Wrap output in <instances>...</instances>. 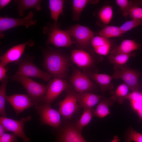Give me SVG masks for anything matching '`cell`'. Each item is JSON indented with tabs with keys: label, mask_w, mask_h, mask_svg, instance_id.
I'll return each instance as SVG.
<instances>
[{
	"label": "cell",
	"mask_w": 142,
	"mask_h": 142,
	"mask_svg": "<svg viewBox=\"0 0 142 142\" xmlns=\"http://www.w3.org/2000/svg\"><path fill=\"white\" fill-rule=\"evenodd\" d=\"M91 109H85L75 125L77 129L81 132L83 128L90 122L93 116Z\"/></svg>",
	"instance_id": "obj_26"
},
{
	"label": "cell",
	"mask_w": 142,
	"mask_h": 142,
	"mask_svg": "<svg viewBox=\"0 0 142 142\" xmlns=\"http://www.w3.org/2000/svg\"><path fill=\"white\" fill-rule=\"evenodd\" d=\"M34 13L32 11L29 12L27 15L22 18H14L5 17H0V37H4L3 32L9 29L20 26H24L28 28L35 25L37 20L33 19Z\"/></svg>",
	"instance_id": "obj_6"
},
{
	"label": "cell",
	"mask_w": 142,
	"mask_h": 142,
	"mask_svg": "<svg viewBox=\"0 0 142 142\" xmlns=\"http://www.w3.org/2000/svg\"><path fill=\"white\" fill-rule=\"evenodd\" d=\"M138 2L139 5H142V0L138 1Z\"/></svg>",
	"instance_id": "obj_43"
},
{
	"label": "cell",
	"mask_w": 142,
	"mask_h": 142,
	"mask_svg": "<svg viewBox=\"0 0 142 142\" xmlns=\"http://www.w3.org/2000/svg\"><path fill=\"white\" fill-rule=\"evenodd\" d=\"M112 76L114 79L122 80L129 89L133 91H138L139 88V75L136 72L128 67H122L116 69Z\"/></svg>",
	"instance_id": "obj_11"
},
{
	"label": "cell",
	"mask_w": 142,
	"mask_h": 142,
	"mask_svg": "<svg viewBox=\"0 0 142 142\" xmlns=\"http://www.w3.org/2000/svg\"><path fill=\"white\" fill-rule=\"evenodd\" d=\"M141 47V45L135 40L125 39L123 40L119 45L114 48L111 52L110 54H129L139 49Z\"/></svg>",
	"instance_id": "obj_20"
},
{
	"label": "cell",
	"mask_w": 142,
	"mask_h": 142,
	"mask_svg": "<svg viewBox=\"0 0 142 142\" xmlns=\"http://www.w3.org/2000/svg\"><path fill=\"white\" fill-rule=\"evenodd\" d=\"M14 2L18 6L17 11L19 15L23 17L24 12L31 8H35L37 11L41 9V0H15Z\"/></svg>",
	"instance_id": "obj_21"
},
{
	"label": "cell",
	"mask_w": 142,
	"mask_h": 142,
	"mask_svg": "<svg viewBox=\"0 0 142 142\" xmlns=\"http://www.w3.org/2000/svg\"><path fill=\"white\" fill-rule=\"evenodd\" d=\"M71 58L73 62L79 67L87 68L91 67L93 60L89 53L82 49H74L72 51Z\"/></svg>",
	"instance_id": "obj_16"
},
{
	"label": "cell",
	"mask_w": 142,
	"mask_h": 142,
	"mask_svg": "<svg viewBox=\"0 0 142 142\" xmlns=\"http://www.w3.org/2000/svg\"><path fill=\"white\" fill-rule=\"evenodd\" d=\"M90 44L97 53L104 56L109 54L111 46V43L108 39L100 36H94Z\"/></svg>",
	"instance_id": "obj_19"
},
{
	"label": "cell",
	"mask_w": 142,
	"mask_h": 142,
	"mask_svg": "<svg viewBox=\"0 0 142 142\" xmlns=\"http://www.w3.org/2000/svg\"><path fill=\"white\" fill-rule=\"evenodd\" d=\"M142 93L138 91H134L119 100L122 101L124 99H129L130 102L141 100ZM142 101V100H141Z\"/></svg>",
	"instance_id": "obj_35"
},
{
	"label": "cell",
	"mask_w": 142,
	"mask_h": 142,
	"mask_svg": "<svg viewBox=\"0 0 142 142\" xmlns=\"http://www.w3.org/2000/svg\"><path fill=\"white\" fill-rule=\"evenodd\" d=\"M60 130L57 135L58 142H87L73 124H66Z\"/></svg>",
	"instance_id": "obj_14"
},
{
	"label": "cell",
	"mask_w": 142,
	"mask_h": 142,
	"mask_svg": "<svg viewBox=\"0 0 142 142\" xmlns=\"http://www.w3.org/2000/svg\"><path fill=\"white\" fill-rule=\"evenodd\" d=\"M34 58L33 57L27 56L26 58L15 62L18 65V70L15 74L29 78H38L46 81H49L52 76L38 68L33 62Z\"/></svg>",
	"instance_id": "obj_4"
},
{
	"label": "cell",
	"mask_w": 142,
	"mask_h": 142,
	"mask_svg": "<svg viewBox=\"0 0 142 142\" xmlns=\"http://www.w3.org/2000/svg\"><path fill=\"white\" fill-rule=\"evenodd\" d=\"M120 140L119 137L117 135H115L110 142H119Z\"/></svg>",
	"instance_id": "obj_41"
},
{
	"label": "cell",
	"mask_w": 142,
	"mask_h": 142,
	"mask_svg": "<svg viewBox=\"0 0 142 142\" xmlns=\"http://www.w3.org/2000/svg\"><path fill=\"white\" fill-rule=\"evenodd\" d=\"M139 118L142 119V108L137 111Z\"/></svg>",
	"instance_id": "obj_42"
},
{
	"label": "cell",
	"mask_w": 142,
	"mask_h": 142,
	"mask_svg": "<svg viewBox=\"0 0 142 142\" xmlns=\"http://www.w3.org/2000/svg\"><path fill=\"white\" fill-rule=\"evenodd\" d=\"M133 108L138 111L142 108V101L139 100L130 102Z\"/></svg>",
	"instance_id": "obj_37"
},
{
	"label": "cell",
	"mask_w": 142,
	"mask_h": 142,
	"mask_svg": "<svg viewBox=\"0 0 142 142\" xmlns=\"http://www.w3.org/2000/svg\"><path fill=\"white\" fill-rule=\"evenodd\" d=\"M32 39L13 46L0 57V64L5 66L8 63L16 62L19 60L26 47H32L34 44Z\"/></svg>",
	"instance_id": "obj_12"
},
{
	"label": "cell",
	"mask_w": 142,
	"mask_h": 142,
	"mask_svg": "<svg viewBox=\"0 0 142 142\" xmlns=\"http://www.w3.org/2000/svg\"><path fill=\"white\" fill-rule=\"evenodd\" d=\"M142 142V134L131 129L129 131L125 139V142Z\"/></svg>",
	"instance_id": "obj_33"
},
{
	"label": "cell",
	"mask_w": 142,
	"mask_h": 142,
	"mask_svg": "<svg viewBox=\"0 0 142 142\" xmlns=\"http://www.w3.org/2000/svg\"><path fill=\"white\" fill-rule=\"evenodd\" d=\"M87 75L79 70L74 71L70 78V82L75 90L78 93L88 92L92 90L94 84Z\"/></svg>",
	"instance_id": "obj_13"
},
{
	"label": "cell",
	"mask_w": 142,
	"mask_h": 142,
	"mask_svg": "<svg viewBox=\"0 0 142 142\" xmlns=\"http://www.w3.org/2000/svg\"><path fill=\"white\" fill-rule=\"evenodd\" d=\"M7 70L5 67L0 64V81L2 82L5 78Z\"/></svg>",
	"instance_id": "obj_38"
},
{
	"label": "cell",
	"mask_w": 142,
	"mask_h": 142,
	"mask_svg": "<svg viewBox=\"0 0 142 142\" xmlns=\"http://www.w3.org/2000/svg\"><path fill=\"white\" fill-rule=\"evenodd\" d=\"M110 113L108 102L105 100H103L98 104L93 114L94 116L99 118H103L109 115Z\"/></svg>",
	"instance_id": "obj_30"
},
{
	"label": "cell",
	"mask_w": 142,
	"mask_h": 142,
	"mask_svg": "<svg viewBox=\"0 0 142 142\" xmlns=\"http://www.w3.org/2000/svg\"><path fill=\"white\" fill-rule=\"evenodd\" d=\"M113 16L112 7L106 5L102 7L99 11L98 16L100 22L105 26H106L111 21Z\"/></svg>",
	"instance_id": "obj_25"
},
{
	"label": "cell",
	"mask_w": 142,
	"mask_h": 142,
	"mask_svg": "<svg viewBox=\"0 0 142 142\" xmlns=\"http://www.w3.org/2000/svg\"><path fill=\"white\" fill-rule=\"evenodd\" d=\"M129 89L128 86L124 83L119 85L116 89L115 94V96L112 98L115 100L121 99L128 94Z\"/></svg>",
	"instance_id": "obj_32"
},
{
	"label": "cell",
	"mask_w": 142,
	"mask_h": 142,
	"mask_svg": "<svg viewBox=\"0 0 142 142\" xmlns=\"http://www.w3.org/2000/svg\"><path fill=\"white\" fill-rule=\"evenodd\" d=\"M89 1L88 0H73L72 10L74 20L79 21L82 11Z\"/></svg>",
	"instance_id": "obj_28"
},
{
	"label": "cell",
	"mask_w": 142,
	"mask_h": 142,
	"mask_svg": "<svg viewBox=\"0 0 142 142\" xmlns=\"http://www.w3.org/2000/svg\"><path fill=\"white\" fill-rule=\"evenodd\" d=\"M67 31L71 37L74 38L77 45L83 49L89 46L94 36V32L90 29L79 24L71 27Z\"/></svg>",
	"instance_id": "obj_8"
},
{
	"label": "cell",
	"mask_w": 142,
	"mask_h": 142,
	"mask_svg": "<svg viewBox=\"0 0 142 142\" xmlns=\"http://www.w3.org/2000/svg\"><path fill=\"white\" fill-rule=\"evenodd\" d=\"M102 98L101 96L88 92L78 93V103L80 106L85 109H91L97 104Z\"/></svg>",
	"instance_id": "obj_18"
},
{
	"label": "cell",
	"mask_w": 142,
	"mask_h": 142,
	"mask_svg": "<svg viewBox=\"0 0 142 142\" xmlns=\"http://www.w3.org/2000/svg\"><path fill=\"white\" fill-rule=\"evenodd\" d=\"M12 1L11 0H0V9L1 10L8 5Z\"/></svg>",
	"instance_id": "obj_39"
},
{
	"label": "cell",
	"mask_w": 142,
	"mask_h": 142,
	"mask_svg": "<svg viewBox=\"0 0 142 142\" xmlns=\"http://www.w3.org/2000/svg\"><path fill=\"white\" fill-rule=\"evenodd\" d=\"M42 125H47L58 128L61 123L60 114L59 111L51 107L50 104L40 102L34 106Z\"/></svg>",
	"instance_id": "obj_5"
},
{
	"label": "cell",
	"mask_w": 142,
	"mask_h": 142,
	"mask_svg": "<svg viewBox=\"0 0 142 142\" xmlns=\"http://www.w3.org/2000/svg\"><path fill=\"white\" fill-rule=\"evenodd\" d=\"M43 33L47 35V44H51L56 47H69L72 44L68 33L60 29L57 22L48 24L43 28Z\"/></svg>",
	"instance_id": "obj_3"
},
{
	"label": "cell",
	"mask_w": 142,
	"mask_h": 142,
	"mask_svg": "<svg viewBox=\"0 0 142 142\" xmlns=\"http://www.w3.org/2000/svg\"><path fill=\"white\" fill-rule=\"evenodd\" d=\"M141 100L142 101V98H141Z\"/></svg>",
	"instance_id": "obj_44"
},
{
	"label": "cell",
	"mask_w": 142,
	"mask_h": 142,
	"mask_svg": "<svg viewBox=\"0 0 142 142\" xmlns=\"http://www.w3.org/2000/svg\"><path fill=\"white\" fill-rule=\"evenodd\" d=\"M142 25V19H132L127 21L120 27L123 34L139 26Z\"/></svg>",
	"instance_id": "obj_31"
},
{
	"label": "cell",
	"mask_w": 142,
	"mask_h": 142,
	"mask_svg": "<svg viewBox=\"0 0 142 142\" xmlns=\"http://www.w3.org/2000/svg\"><path fill=\"white\" fill-rule=\"evenodd\" d=\"M116 3L120 8L123 15L125 17L129 15L130 9L135 6H139L137 1L128 0H116Z\"/></svg>",
	"instance_id": "obj_29"
},
{
	"label": "cell",
	"mask_w": 142,
	"mask_h": 142,
	"mask_svg": "<svg viewBox=\"0 0 142 142\" xmlns=\"http://www.w3.org/2000/svg\"><path fill=\"white\" fill-rule=\"evenodd\" d=\"M69 62L68 58L59 50L49 48L43 52V66L54 78L63 79L67 75Z\"/></svg>",
	"instance_id": "obj_1"
},
{
	"label": "cell",
	"mask_w": 142,
	"mask_h": 142,
	"mask_svg": "<svg viewBox=\"0 0 142 142\" xmlns=\"http://www.w3.org/2000/svg\"><path fill=\"white\" fill-rule=\"evenodd\" d=\"M32 117L28 116L17 120L7 118L0 117V124L2 125L7 131H11L21 138L24 142H30L31 140L25 134L24 131L25 123L31 120Z\"/></svg>",
	"instance_id": "obj_7"
},
{
	"label": "cell",
	"mask_w": 142,
	"mask_h": 142,
	"mask_svg": "<svg viewBox=\"0 0 142 142\" xmlns=\"http://www.w3.org/2000/svg\"><path fill=\"white\" fill-rule=\"evenodd\" d=\"M46 93L41 102L50 104L64 90L69 87L68 82L63 79L56 78L51 80L48 84Z\"/></svg>",
	"instance_id": "obj_10"
},
{
	"label": "cell",
	"mask_w": 142,
	"mask_h": 142,
	"mask_svg": "<svg viewBox=\"0 0 142 142\" xmlns=\"http://www.w3.org/2000/svg\"><path fill=\"white\" fill-rule=\"evenodd\" d=\"M48 2L51 18L54 20V22H57L59 16L63 11L64 1L49 0Z\"/></svg>",
	"instance_id": "obj_22"
},
{
	"label": "cell",
	"mask_w": 142,
	"mask_h": 142,
	"mask_svg": "<svg viewBox=\"0 0 142 142\" xmlns=\"http://www.w3.org/2000/svg\"><path fill=\"white\" fill-rule=\"evenodd\" d=\"M77 94L75 92L70 91L65 98L58 103L59 111L66 119L70 120L79 108Z\"/></svg>",
	"instance_id": "obj_9"
},
{
	"label": "cell",
	"mask_w": 142,
	"mask_h": 142,
	"mask_svg": "<svg viewBox=\"0 0 142 142\" xmlns=\"http://www.w3.org/2000/svg\"><path fill=\"white\" fill-rule=\"evenodd\" d=\"M135 55V53L133 52L129 54H110L108 57V59L109 61L112 64L116 65H121L126 63L131 57Z\"/></svg>",
	"instance_id": "obj_27"
},
{
	"label": "cell",
	"mask_w": 142,
	"mask_h": 142,
	"mask_svg": "<svg viewBox=\"0 0 142 142\" xmlns=\"http://www.w3.org/2000/svg\"><path fill=\"white\" fill-rule=\"evenodd\" d=\"M129 15L132 19H142V8L137 6L133 7L130 9Z\"/></svg>",
	"instance_id": "obj_34"
},
{
	"label": "cell",
	"mask_w": 142,
	"mask_h": 142,
	"mask_svg": "<svg viewBox=\"0 0 142 142\" xmlns=\"http://www.w3.org/2000/svg\"><path fill=\"white\" fill-rule=\"evenodd\" d=\"M18 137L16 135L13 133H5L0 137V142H18Z\"/></svg>",
	"instance_id": "obj_36"
},
{
	"label": "cell",
	"mask_w": 142,
	"mask_h": 142,
	"mask_svg": "<svg viewBox=\"0 0 142 142\" xmlns=\"http://www.w3.org/2000/svg\"><path fill=\"white\" fill-rule=\"evenodd\" d=\"M11 79L12 80L19 82L24 87L31 99L34 106L41 102L47 91L48 85L45 86L29 77L16 74Z\"/></svg>",
	"instance_id": "obj_2"
},
{
	"label": "cell",
	"mask_w": 142,
	"mask_h": 142,
	"mask_svg": "<svg viewBox=\"0 0 142 142\" xmlns=\"http://www.w3.org/2000/svg\"><path fill=\"white\" fill-rule=\"evenodd\" d=\"M6 100L12 107L17 115L27 108L34 106L31 98L25 94L16 93L7 95Z\"/></svg>",
	"instance_id": "obj_15"
},
{
	"label": "cell",
	"mask_w": 142,
	"mask_h": 142,
	"mask_svg": "<svg viewBox=\"0 0 142 142\" xmlns=\"http://www.w3.org/2000/svg\"><path fill=\"white\" fill-rule=\"evenodd\" d=\"M84 73L98 83L103 92L108 90H111L114 88L111 83L113 78L112 76L106 74L96 73L86 70Z\"/></svg>",
	"instance_id": "obj_17"
},
{
	"label": "cell",
	"mask_w": 142,
	"mask_h": 142,
	"mask_svg": "<svg viewBox=\"0 0 142 142\" xmlns=\"http://www.w3.org/2000/svg\"><path fill=\"white\" fill-rule=\"evenodd\" d=\"M7 131L6 128L2 124H0V137L3 135Z\"/></svg>",
	"instance_id": "obj_40"
},
{
	"label": "cell",
	"mask_w": 142,
	"mask_h": 142,
	"mask_svg": "<svg viewBox=\"0 0 142 142\" xmlns=\"http://www.w3.org/2000/svg\"><path fill=\"white\" fill-rule=\"evenodd\" d=\"M9 77L8 75H6L5 79L1 82L0 87V115L2 117H6L5 106L7 95L6 93Z\"/></svg>",
	"instance_id": "obj_24"
},
{
	"label": "cell",
	"mask_w": 142,
	"mask_h": 142,
	"mask_svg": "<svg viewBox=\"0 0 142 142\" xmlns=\"http://www.w3.org/2000/svg\"><path fill=\"white\" fill-rule=\"evenodd\" d=\"M123 34L120 27L114 26H106L99 32V36L108 39L119 37Z\"/></svg>",
	"instance_id": "obj_23"
}]
</instances>
